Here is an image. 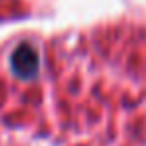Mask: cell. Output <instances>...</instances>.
Wrapping results in <instances>:
<instances>
[{
    "label": "cell",
    "instance_id": "obj_1",
    "mask_svg": "<svg viewBox=\"0 0 146 146\" xmlns=\"http://www.w3.org/2000/svg\"><path fill=\"white\" fill-rule=\"evenodd\" d=\"M38 68H40V56H38V50L34 46L24 42L12 50L10 70L14 72V76H18L22 80H30L38 74Z\"/></svg>",
    "mask_w": 146,
    "mask_h": 146
}]
</instances>
